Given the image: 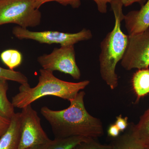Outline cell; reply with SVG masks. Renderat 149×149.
I'll list each match as a JSON object with an SVG mask.
<instances>
[{"mask_svg": "<svg viewBox=\"0 0 149 149\" xmlns=\"http://www.w3.org/2000/svg\"><path fill=\"white\" fill-rule=\"evenodd\" d=\"M85 93L80 91L70 101V105L62 110L43 107L41 113L51 125L55 139L82 136L95 139L104 134L102 123L90 114L85 109Z\"/></svg>", "mask_w": 149, "mask_h": 149, "instance_id": "cell-1", "label": "cell"}, {"mask_svg": "<svg viewBox=\"0 0 149 149\" xmlns=\"http://www.w3.org/2000/svg\"><path fill=\"white\" fill-rule=\"evenodd\" d=\"M110 4L114 15V26L101 43L99 61L102 79L111 90H114L118 85L116 68L125 54L128 35L124 34L121 29V22L125 16L123 13V5L121 1L115 0Z\"/></svg>", "mask_w": 149, "mask_h": 149, "instance_id": "cell-2", "label": "cell"}, {"mask_svg": "<svg viewBox=\"0 0 149 149\" xmlns=\"http://www.w3.org/2000/svg\"><path fill=\"white\" fill-rule=\"evenodd\" d=\"M40 72L39 81L35 87L31 88L28 83L20 85L19 93L12 100L14 107L22 109L38 99L47 96H55L70 101L90 83L89 80L78 83L63 81L56 77L53 72L43 68Z\"/></svg>", "mask_w": 149, "mask_h": 149, "instance_id": "cell-3", "label": "cell"}, {"mask_svg": "<svg viewBox=\"0 0 149 149\" xmlns=\"http://www.w3.org/2000/svg\"><path fill=\"white\" fill-rule=\"evenodd\" d=\"M35 0H0V26L13 23L19 27H37L42 14L36 8Z\"/></svg>", "mask_w": 149, "mask_h": 149, "instance_id": "cell-4", "label": "cell"}, {"mask_svg": "<svg viewBox=\"0 0 149 149\" xmlns=\"http://www.w3.org/2000/svg\"><path fill=\"white\" fill-rule=\"evenodd\" d=\"M13 34L19 40H35L49 45L60 44L61 46L74 45L78 42L90 40L93 37L91 30L85 29L77 33H68L52 31L32 32L17 26L13 28Z\"/></svg>", "mask_w": 149, "mask_h": 149, "instance_id": "cell-5", "label": "cell"}, {"mask_svg": "<svg viewBox=\"0 0 149 149\" xmlns=\"http://www.w3.org/2000/svg\"><path fill=\"white\" fill-rule=\"evenodd\" d=\"M75 56L74 45L61 46L60 48H55L49 54L40 56L37 61L43 69L52 72L59 71L79 80L81 73Z\"/></svg>", "mask_w": 149, "mask_h": 149, "instance_id": "cell-6", "label": "cell"}, {"mask_svg": "<svg viewBox=\"0 0 149 149\" xmlns=\"http://www.w3.org/2000/svg\"><path fill=\"white\" fill-rule=\"evenodd\" d=\"M20 112L21 137L18 149H28L50 140L41 124V119L31 104Z\"/></svg>", "mask_w": 149, "mask_h": 149, "instance_id": "cell-7", "label": "cell"}, {"mask_svg": "<svg viewBox=\"0 0 149 149\" xmlns=\"http://www.w3.org/2000/svg\"><path fill=\"white\" fill-rule=\"evenodd\" d=\"M121 64L128 70L148 68L149 27L143 32L128 35V45Z\"/></svg>", "mask_w": 149, "mask_h": 149, "instance_id": "cell-8", "label": "cell"}, {"mask_svg": "<svg viewBox=\"0 0 149 149\" xmlns=\"http://www.w3.org/2000/svg\"><path fill=\"white\" fill-rule=\"evenodd\" d=\"M125 27L129 35L143 32L149 27V0L139 10L129 12L125 15Z\"/></svg>", "mask_w": 149, "mask_h": 149, "instance_id": "cell-9", "label": "cell"}, {"mask_svg": "<svg viewBox=\"0 0 149 149\" xmlns=\"http://www.w3.org/2000/svg\"><path fill=\"white\" fill-rule=\"evenodd\" d=\"M21 137L20 113H15L9 127L0 139V149H18Z\"/></svg>", "mask_w": 149, "mask_h": 149, "instance_id": "cell-10", "label": "cell"}, {"mask_svg": "<svg viewBox=\"0 0 149 149\" xmlns=\"http://www.w3.org/2000/svg\"><path fill=\"white\" fill-rule=\"evenodd\" d=\"M92 139L74 136L63 139H55L44 143L37 145L28 149H72L78 144Z\"/></svg>", "mask_w": 149, "mask_h": 149, "instance_id": "cell-11", "label": "cell"}, {"mask_svg": "<svg viewBox=\"0 0 149 149\" xmlns=\"http://www.w3.org/2000/svg\"><path fill=\"white\" fill-rule=\"evenodd\" d=\"M133 90L138 100L149 93V68L139 69L132 78Z\"/></svg>", "mask_w": 149, "mask_h": 149, "instance_id": "cell-12", "label": "cell"}, {"mask_svg": "<svg viewBox=\"0 0 149 149\" xmlns=\"http://www.w3.org/2000/svg\"><path fill=\"white\" fill-rule=\"evenodd\" d=\"M131 127L136 140L145 146H149V109L141 116L139 123Z\"/></svg>", "mask_w": 149, "mask_h": 149, "instance_id": "cell-13", "label": "cell"}, {"mask_svg": "<svg viewBox=\"0 0 149 149\" xmlns=\"http://www.w3.org/2000/svg\"><path fill=\"white\" fill-rule=\"evenodd\" d=\"M129 129L123 135L115 138L111 144L112 149H148L133 136L131 126Z\"/></svg>", "mask_w": 149, "mask_h": 149, "instance_id": "cell-14", "label": "cell"}, {"mask_svg": "<svg viewBox=\"0 0 149 149\" xmlns=\"http://www.w3.org/2000/svg\"><path fill=\"white\" fill-rule=\"evenodd\" d=\"M8 88L7 80L0 77V115L11 120L15 113L13 104L7 97Z\"/></svg>", "mask_w": 149, "mask_h": 149, "instance_id": "cell-15", "label": "cell"}, {"mask_svg": "<svg viewBox=\"0 0 149 149\" xmlns=\"http://www.w3.org/2000/svg\"><path fill=\"white\" fill-rule=\"evenodd\" d=\"M2 61L8 68L13 70L21 65L22 61V56L21 53L15 49L6 50L1 54Z\"/></svg>", "mask_w": 149, "mask_h": 149, "instance_id": "cell-16", "label": "cell"}, {"mask_svg": "<svg viewBox=\"0 0 149 149\" xmlns=\"http://www.w3.org/2000/svg\"><path fill=\"white\" fill-rule=\"evenodd\" d=\"M0 77L7 80H11L22 84L28 83L27 77L23 73L18 71L6 69L0 67Z\"/></svg>", "mask_w": 149, "mask_h": 149, "instance_id": "cell-17", "label": "cell"}, {"mask_svg": "<svg viewBox=\"0 0 149 149\" xmlns=\"http://www.w3.org/2000/svg\"><path fill=\"white\" fill-rule=\"evenodd\" d=\"M72 149H112L111 145H103L94 139L82 142Z\"/></svg>", "mask_w": 149, "mask_h": 149, "instance_id": "cell-18", "label": "cell"}, {"mask_svg": "<svg viewBox=\"0 0 149 149\" xmlns=\"http://www.w3.org/2000/svg\"><path fill=\"white\" fill-rule=\"evenodd\" d=\"M56 1L62 5H70L73 8H77L81 4V0H35L36 8L39 9L44 4L49 2Z\"/></svg>", "mask_w": 149, "mask_h": 149, "instance_id": "cell-19", "label": "cell"}, {"mask_svg": "<svg viewBox=\"0 0 149 149\" xmlns=\"http://www.w3.org/2000/svg\"><path fill=\"white\" fill-rule=\"evenodd\" d=\"M115 124L117 126L120 132H123L128 126V118L125 117L123 118L121 115L118 116L116 117V120Z\"/></svg>", "mask_w": 149, "mask_h": 149, "instance_id": "cell-20", "label": "cell"}, {"mask_svg": "<svg viewBox=\"0 0 149 149\" xmlns=\"http://www.w3.org/2000/svg\"><path fill=\"white\" fill-rule=\"evenodd\" d=\"M97 4L98 10L102 13H107V4L111 3L115 0H93Z\"/></svg>", "mask_w": 149, "mask_h": 149, "instance_id": "cell-21", "label": "cell"}, {"mask_svg": "<svg viewBox=\"0 0 149 149\" xmlns=\"http://www.w3.org/2000/svg\"><path fill=\"white\" fill-rule=\"evenodd\" d=\"M10 120L3 117L0 115V139L8 129Z\"/></svg>", "mask_w": 149, "mask_h": 149, "instance_id": "cell-22", "label": "cell"}, {"mask_svg": "<svg viewBox=\"0 0 149 149\" xmlns=\"http://www.w3.org/2000/svg\"><path fill=\"white\" fill-rule=\"evenodd\" d=\"M108 135L110 137L116 138L119 136L120 131L115 124L110 125L108 130Z\"/></svg>", "mask_w": 149, "mask_h": 149, "instance_id": "cell-23", "label": "cell"}, {"mask_svg": "<svg viewBox=\"0 0 149 149\" xmlns=\"http://www.w3.org/2000/svg\"><path fill=\"white\" fill-rule=\"evenodd\" d=\"M123 5L125 7H128L135 3H139L141 6L144 5L146 2V0H120Z\"/></svg>", "mask_w": 149, "mask_h": 149, "instance_id": "cell-24", "label": "cell"}, {"mask_svg": "<svg viewBox=\"0 0 149 149\" xmlns=\"http://www.w3.org/2000/svg\"><path fill=\"white\" fill-rule=\"evenodd\" d=\"M146 147L147 149H149V146Z\"/></svg>", "mask_w": 149, "mask_h": 149, "instance_id": "cell-25", "label": "cell"}]
</instances>
